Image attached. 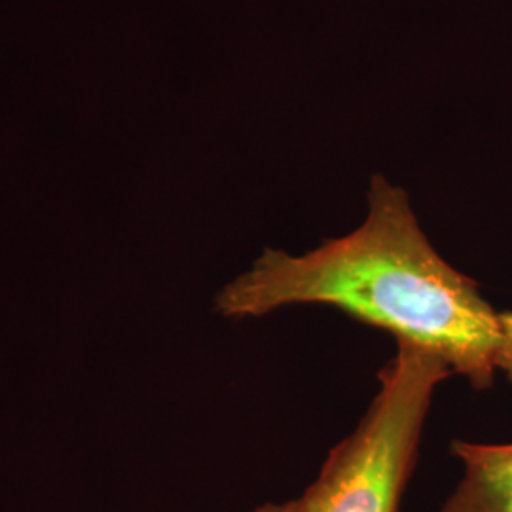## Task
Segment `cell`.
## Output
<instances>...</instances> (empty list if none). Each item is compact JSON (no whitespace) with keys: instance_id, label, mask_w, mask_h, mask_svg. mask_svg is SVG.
Here are the masks:
<instances>
[{"instance_id":"6da1fadb","label":"cell","mask_w":512,"mask_h":512,"mask_svg":"<svg viewBox=\"0 0 512 512\" xmlns=\"http://www.w3.org/2000/svg\"><path fill=\"white\" fill-rule=\"evenodd\" d=\"M224 317L321 304L437 353L476 389L494 384L501 313L433 249L403 188L374 175L366 220L306 255L266 249L217 294Z\"/></svg>"},{"instance_id":"5b68a950","label":"cell","mask_w":512,"mask_h":512,"mask_svg":"<svg viewBox=\"0 0 512 512\" xmlns=\"http://www.w3.org/2000/svg\"><path fill=\"white\" fill-rule=\"evenodd\" d=\"M247 512H302V509H300L298 499H294V501H285V503H264L253 511Z\"/></svg>"},{"instance_id":"277c9868","label":"cell","mask_w":512,"mask_h":512,"mask_svg":"<svg viewBox=\"0 0 512 512\" xmlns=\"http://www.w3.org/2000/svg\"><path fill=\"white\" fill-rule=\"evenodd\" d=\"M501 348L497 357V370H503L512 385V313H501Z\"/></svg>"},{"instance_id":"3957f363","label":"cell","mask_w":512,"mask_h":512,"mask_svg":"<svg viewBox=\"0 0 512 512\" xmlns=\"http://www.w3.org/2000/svg\"><path fill=\"white\" fill-rule=\"evenodd\" d=\"M463 476L440 512H512V444L452 442Z\"/></svg>"},{"instance_id":"7a4b0ae2","label":"cell","mask_w":512,"mask_h":512,"mask_svg":"<svg viewBox=\"0 0 512 512\" xmlns=\"http://www.w3.org/2000/svg\"><path fill=\"white\" fill-rule=\"evenodd\" d=\"M450 374L437 353L397 340L378 395L298 499L302 512H399L433 393Z\"/></svg>"}]
</instances>
